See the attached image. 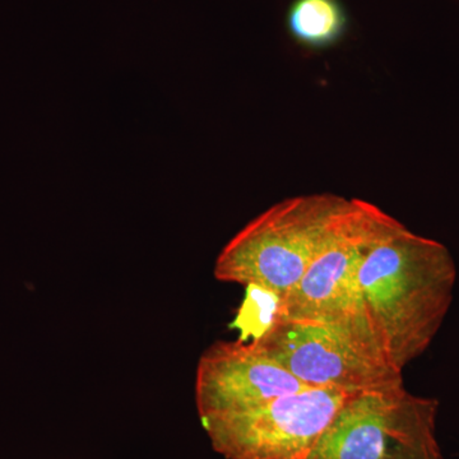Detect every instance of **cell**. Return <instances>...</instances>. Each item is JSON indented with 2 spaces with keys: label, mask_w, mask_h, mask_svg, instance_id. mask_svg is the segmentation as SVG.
Segmentation results:
<instances>
[{
  "label": "cell",
  "mask_w": 459,
  "mask_h": 459,
  "mask_svg": "<svg viewBox=\"0 0 459 459\" xmlns=\"http://www.w3.org/2000/svg\"><path fill=\"white\" fill-rule=\"evenodd\" d=\"M314 388L263 352L252 341H219L199 358L195 397L201 421L235 415Z\"/></svg>",
  "instance_id": "52a82bcc"
},
{
  "label": "cell",
  "mask_w": 459,
  "mask_h": 459,
  "mask_svg": "<svg viewBox=\"0 0 459 459\" xmlns=\"http://www.w3.org/2000/svg\"><path fill=\"white\" fill-rule=\"evenodd\" d=\"M286 22L298 44L320 50L342 39L347 14L340 0H294L287 11Z\"/></svg>",
  "instance_id": "ba28073f"
},
{
  "label": "cell",
  "mask_w": 459,
  "mask_h": 459,
  "mask_svg": "<svg viewBox=\"0 0 459 459\" xmlns=\"http://www.w3.org/2000/svg\"><path fill=\"white\" fill-rule=\"evenodd\" d=\"M353 394L314 386L246 412L201 422L214 452L226 459H307Z\"/></svg>",
  "instance_id": "8992f818"
},
{
  "label": "cell",
  "mask_w": 459,
  "mask_h": 459,
  "mask_svg": "<svg viewBox=\"0 0 459 459\" xmlns=\"http://www.w3.org/2000/svg\"><path fill=\"white\" fill-rule=\"evenodd\" d=\"M250 341L310 386L360 394L403 385L376 341L347 325L273 318Z\"/></svg>",
  "instance_id": "277c9868"
},
{
  "label": "cell",
  "mask_w": 459,
  "mask_h": 459,
  "mask_svg": "<svg viewBox=\"0 0 459 459\" xmlns=\"http://www.w3.org/2000/svg\"><path fill=\"white\" fill-rule=\"evenodd\" d=\"M437 410L403 385L353 394L307 459H444Z\"/></svg>",
  "instance_id": "3957f363"
},
{
  "label": "cell",
  "mask_w": 459,
  "mask_h": 459,
  "mask_svg": "<svg viewBox=\"0 0 459 459\" xmlns=\"http://www.w3.org/2000/svg\"><path fill=\"white\" fill-rule=\"evenodd\" d=\"M385 213L369 202L352 199L327 246L277 303L273 318L336 323L377 342L362 304L358 272L365 247Z\"/></svg>",
  "instance_id": "5b68a950"
},
{
  "label": "cell",
  "mask_w": 459,
  "mask_h": 459,
  "mask_svg": "<svg viewBox=\"0 0 459 459\" xmlns=\"http://www.w3.org/2000/svg\"><path fill=\"white\" fill-rule=\"evenodd\" d=\"M358 280L371 332L402 371L427 351L449 312L457 280L451 252L385 213L365 247Z\"/></svg>",
  "instance_id": "6da1fadb"
},
{
  "label": "cell",
  "mask_w": 459,
  "mask_h": 459,
  "mask_svg": "<svg viewBox=\"0 0 459 459\" xmlns=\"http://www.w3.org/2000/svg\"><path fill=\"white\" fill-rule=\"evenodd\" d=\"M351 202L316 193L271 205L222 247L214 262V279L258 287L281 300L327 246Z\"/></svg>",
  "instance_id": "7a4b0ae2"
}]
</instances>
